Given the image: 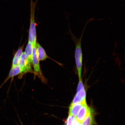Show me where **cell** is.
I'll use <instances>...</instances> for the list:
<instances>
[{"instance_id": "obj_1", "label": "cell", "mask_w": 125, "mask_h": 125, "mask_svg": "<svg viewBox=\"0 0 125 125\" xmlns=\"http://www.w3.org/2000/svg\"><path fill=\"white\" fill-rule=\"evenodd\" d=\"M84 29L83 31L82 35L79 39L76 38L70 31V33L72 39L74 41L75 45L74 57L76 65L79 79H82V74L83 67V57L82 46V39Z\"/></svg>"}, {"instance_id": "obj_2", "label": "cell", "mask_w": 125, "mask_h": 125, "mask_svg": "<svg viewBox=\"0 0 125 125\" xmlns=\"http://www.w3.org/2000/svg\"><path fill=\"white\" fill-rule=\"evenodd\" d=\"M30 26L29 34V41L32 43V45H35L37 42L36 23L35 21V11L36 6L38 0L34 2L30 0Z\"/></svg>"}, {"instance_id": "obj_3", "label": "cell", "mask_w": 125, "mask_h": 125, "mask_svg": "<svg viewBox=\"0 0 125 125\" xmlns=\"http://www.w3.org/2000/svg\"><path fill=\"white\" fill-rule=\"evenodd\" d=\"M39 61L37 57L35 45H32V64L34 68V73L35 76H37L43 83H46L47 81L41 69Z\"/></svg>"}, {"instance_id": "obj_4", "label": "cell", "mask_w": 125, "mask_h": 125, "mask_svg": "<svg viewBox=\"0 0 125 125\" xmlns=\"http://www.w3.org/2000/svg\"><path fill=\"white\" fill-rule=\"evenodd\" d=\"M22 70L21 79L26 73H34L31 67V63L25 52H23L19 59L18 65Z\"/></svg>"}, {"instance_id": "obj_5", "label": "cell", "mask_w": 125, "mask_h": 125, "mask_svg": "<svg viewBox=\"0 0 125 125\" xmlns=\"http://www.w3.org/2000/svg\"><path fill=\"white\" fill-rule=\"evenodd\" d=\"M79 114L75 117L77 121L81 123L85 120L88 115L92 112L91 109L87 105L86 103L82 106V108L80 110Z\"/></svg>"}, {"instance_id": "obj_6", "label": "cell", "mask_w": 125, "mask_h": 125, "mask_svg": "<svg viewBox=\"0 0 125 125\" xmlns=\"http://www.w3.org/2000/svg\"><path fill=\"white\" fill-rule=\"evenodd\" d=\"M86 103L85 100L82 102L77 103L73 104H71L69 107V115L76 117L80 110Z\"/></svg>"}, {"instance_id": "obj_7", "label": "cell", "mask_w": 125, "mask_h": 125, "mask_svg": "<svg viewBox=\"0 0 125 125\" xmlns=\"http://www.w3.org/2000/svg\"><path fill=\"white\" fill-rule=\"evenodd\" d=\"M37 57L39 61H43L49 58L44 49L38 42L35 44Z\"/></svg>"}, {"instance_id": "obj_8", "label": "cell", "mask_w": 125, "mask_h": 125, "mask_svg": "<svg viewBox=\"0 0 125 125\" xmlns=\"http://www.w3.org/2000/svg\"><path fill=\"white\" fill-rule=\"evenodd\" d=\"M86 95L85 90L83 87L79 91L77 92L71 104H74L85 100Z\"/></svg>"}, {"instance_id": "obj_9", "label": "cell", "mask_w": 125, "mask_h": 125, "mask_svg": "<svg viewBox=\"0 0 125 125\" xmlns=\"http://www.w3.org/2000/svg\"><path fill=\"white\" fill-rule=\"evenodd\" d=\"M23 46L19 48L16 52L12 60L11 68L18 65L19 61L23 53Z\"/></svg>"}, {"instance_id": "obj_10", "label": "cell", "mask_w": 125, "mask_h": 125, "mask_svg": "<svg viewBox=\"0 0 125 125\" xmlns=\"http://www.w3.org/2000/svg\"><path fill=\"white\" fill-rule=\"evenodd\" d=\"M32 45L31 42L29 41L26 46L25 53L31 64H32Z\"/></svg>"}, {"instance_id": "obj_11", "label": "cell", "mask_w": 125, "mask_h": 125, "mask_svg": "<svg viewBox=\"0 0 125 125\" xmlns=\"http://www.w3.org/2000/svg\"><path fill=\"white\" fill-rule=\"evenodd\" d=\"M92 112L82 123V125H93L94 116Z\"/></svg>"}, {"instance_id": "obj_12", "label": "cell", "mask_w": 125, "mask_h": 125, "mask_svg": "<svg viewBox=\"0 0 125 125\" xmlns=\"http://www.w3.org/2000/svg\"><path fill=\"white\" fill-rule=\"evenodd\" d=\"M83 86L82 79H79V84H78L77 92L79 91V90H80L81 89L83 88L84 87Z\"/></svg>"}]
</instances>
